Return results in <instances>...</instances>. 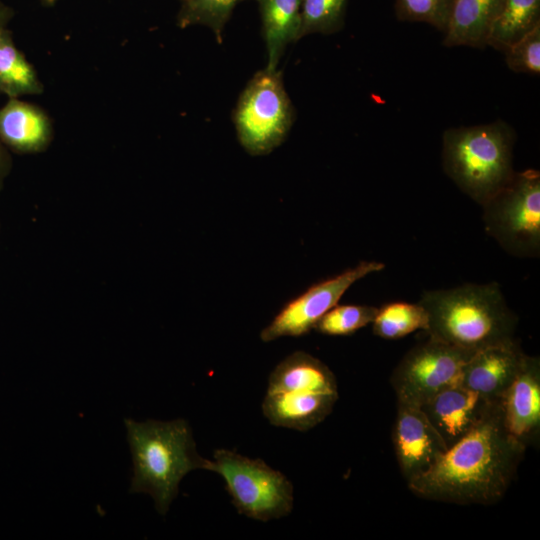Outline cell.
<instances>
[{"label": "cell", "instance_id": "cell-27", "mask_svg": "<svg viewBox=\"0 0 540 540\" xmlns=\"http://www.w3.org/2000/svg\"><path fill=\"white\" fill-rule=\"evenodd\" d=\"M11 168V159L6 150V147L0 140V189L3 186L4 179L8 175Z\"/></svg>", "mask_w": 540, "mask_h": 540}, {"label": "cell", "instance_id": "cell-3", "mask_svg": "<svg viewBox=\"0 0 540 540\" xmlns=\"http://www.w3.org/2000/svg\"><path fill=\"white\" fill-rule=\"evenodd\" d=\"M129 443L133 477L130 493H147L158 513L165 515L189 472L207 470L209 461L197 450L189 423L172 421L124 420Z\"/></svg>", "mask_w": 540, "mask_h": 540}, {"label": "cell", "instance_id": "cell-2", "mask_svg": "<svg viewBox=\"0 0 540 540\" xmlns=\"http://www.w3.org/2000/svg\"><path fill=\"white\" fill-rule=\"evenodd\" d=\"M418 302L429 337L470 351L515 342L518 317L496 282L424 291Z\"/></svg>", "mask_w": 540, "mask_h": 540}, {"label": "cell", "instance_id": "cell-21", "mask_svg": "<svg viewBox=\"0 0 540 540\" xmlns=\"http://www.w3.org/2000/svg\"><path fill=\"white\" fill-rule=\"evenodd\" d=\"M371 324L374 335L398 339L417 330L426 331L428 314L419 302H390L378 308Z\"/></svg>", "mask_w": 540, "mask_h": 540}, {"label": "cell", "instance_id": "cell-29", "mask_svg": "<svg viewBox=\"0 0 540 540\" xmlns=\"http://www.w3.org/2000/svg\"><path fill=\"white\" fill-rule=\"evenodd\" d=\"M43 2H45L46 4H53L55 2V0H42Z\"/></svg>", "mask_w": 540, "mask_h": 540}, {"label": "cell", "instance_id": "cell-7", "mask_svg": "<svg viewBox=\"0 0 540 540\" xmlns=\"http://www.w3.org/2000/svg\"><path fill=\"white\" fill-rule=\"evenodd\" d=\"M293 120V106L277 69L257 72L241 93L233 113L239 143L252 156L266 155L278 147Z\"/></svg>", "mask_w": 540, "mask_h": 540}, {"label": "cell", "instance_id": "cell-17", "mask_svg": "<svg viewBox=\"0 0 540 540\" xmlns=\"http://www.w3.org/2000/svg\"><path fill=\"white\" fill-rule=\"evenodd\" d=\"M502 0H453L443 44L448 47L488 45Z\"/></svg>", "mask_w": 540, "mask_h": 540}, {"label": "cell", "instance_id": "cell-16", "mask_svg": "<svg viewBox=\"0 0 540 540\" xmlns=\"http://www.w3.org/2000/svg\"><path fill=\"white\" fill-rule=\"evenodd\" d=\"M278 392L338 394V387L326 364L307 352L295 351L269 375L266 393Z\"/></svg>", "mask_w": 540, "mask_h": 540}, {"label": "cell", "instance_id": "cell-15", "mask_svg": "<svg viewBox=\"0 0 540 540\" xmlns=\"http://www.w3.org/2000/svg\"><path fill=\"white\" fill-rule=\"evenodd\" d=\"M337 400L331 393H266L262 412L274 426L307 431L332 412Z\"/></svg>", "mask_w": 540, "mask_h": 540}, {"label": "cell", "instance_id": "cell-1", "mask_svg": "<svg viewBox=\"0 0 540 540\" xmlns=\"http://www.w3.org/2000/svg\"><path fill=\"white\" fill-rule=\"evenodd\" d=\"M526 446L507 431L500 399L481 420L446 449L424 474L408 482L416 496L461 505H491L508 490Z\"/></svg>", "mask_w": 540, "mask_h": 540}, {"label": "cell", "instance_id": "cell-13", "mask_svg": "<svg viewBox=\"0 0 540 540\" xmlns=\"http://www.w3.org/2000/svg\"><path fill=\"white\" fill-rule=\"evenodd\" d=\"M525 356L516 341L479 349L466 362L460 385L487 400H499L519 372Z\"/></svg>", "mask_w": 540, "mask_h": 540}, {"label": "cell", "instance_id": "cell-14", "mask_svg": "<svg viewBox=\"0 0 540 540\" xmlns=\"http://www.w3.org/2000/svg\"><path fill=\"white\" fill-rule=\"evenodd\" d=\"M52 134V123L38 106L9 98L0 108V140L12 151L41 152L51 142Z\"/></svg>", "mask_w": 540, "mask_h": 540}, {"label": "cell", "instance_id": "cell-19", "mask_svg": "<svg viewBox=\"0 0 540 540\" xmlns=\"http://www.w3.org/2000/svg\"><path fill=\"white\" fill-rule=\"evenodd\" d=\"M42 92L36 70L15 45L11 32L7 27L0 29V93L20 98Z\"/></svg>", "mask_w": 540, "mask_h": 540}, {"label": "cell", "instance_id": "cell-12", "mask_svg": "<svg viewBox=\"0 0 540 540\" xmlns=\"http://www.w3.org/2000/svg\"><path fill=\"white\" fill-rule=\"evenodd\" d=\"M492 402L459 384L439 392L419 408L448 449L481 420Z\"/></svg>", "mask_w": 540, "mask_h": 540}, {"label": "cell", "instance_id": "cell-8", "mask_svg": "<svg viewBox=\"0 0 540 540\" xmlns=\"http://www.w3.org/2000/svg\"><path fill=\"white\" fill-rule=\"evenodd\" d=\"M474 352L428 336L403 356L391 375L397 403L420 407L439 392L459 385Z\"/></svg>", "mask_w": 540, "mask_h": 540}, {"label": "cell", "instance_id": "cell-24", "mask_svg": "<svg viewBox=\"0 0 540 540\" xmlns=\"http://www.w3.org/2000/svg\"><path fill=\"white\" fill-rule=\"evenodd\" d=\"M378 308L370 305H335L316 323L314 329L324 335L346 336L371 324Z\"/></svg>", "mask_w": 540, "mask_h": 540}, {"label": "cell", "instance_id": "cell-20", "mask_svg": "<svg viewBox=\"0 0 540 540\" xmlns=\"http://www.w3.org/2000/svg\"><path fill=\"white\" fill-rule=\"evenodd\" d=\"M540 26V0H502L488 45L503 51Z\"/></svg>", "mask_w": 540, "mask_h": 540}, {"label": "cell", "instance_id": "cell-28", "mask_svg": "<svg viewBox=\"0 0 540 540\" xmlns=\"http://www.w3.org/2000/svg\"><path fill=\"white\" fill-rule=\"evenodd\" d=\"M13 16V10L0 1V29L6 28Z\"/></svg>", "mask_w": 540, "mask_h": 540}, {"label": "cell", "instance_id": "cell-4", "mask_svg": "<svg viewBox=\"0 0 540 540\" xmlns=\"http://www.w3.org/2000/svg\"><path fill=\"white\" fill-rule=\"evenodd\" d=\"M514 132L504 122L451 128L444 132L446 175L480 206L512 178Z\"/></svg>", "mask_w": 540, "mask_h": 540}, {"label": "cell", "instance_id": "cell-9", "mask_svg": "<svg viewBox=\"0 0 540 540\" xmlns=\"http://www.w3.org/2000/svg\"><path fill=\"white\" fill-rule=\"evenodd\" d=\"M384 268L385 265L378 261H361L336 276L311 285L280 309L261 331V340L270 342L281 337L307 334L356 281Z\"/></svg>", "mask_w": 540, "mask_h": 540}, {"label": "cell", "instance_id": "cell-26", "mask_svg": "<svg viewBox=\"0 0 540 540\" xmlns=\"http://www.w3.org/2000/svg\"><path fill=\"white\" fill-rule=\"evenodd\" d=\"M506 64L512 71L539 75L540 26L503 50Z\"/></svg>", "mask_w": 540, "mask_h": 540}, {"label": "cell", "instance_id": "cell-10", "mask_svg": "<svg viewBox=\"0 0 540 540\" xmlns=\"http://www.w3.org/2000/svg\"><path fill=\"white\" fill-rule=\"evenodd\" d=\"M393 445L407 483L427 472L447 449L422 410L405 404H398Z\"/></svg>", "mask_w": 540, "mask_h": 540}, {"label": "cell", "instance_id": "cell-6", "mask_svg": "<svg viewBox=\"0 0 540 540\" xmlns=\"http://www.w3.org/2000/svg\"><path fill=\"white\" fill-rule=\"evenodd\" d=\"M207 470L223 478L232 504L248 518L266 522L285 517L293 509L292 483L259 458L217 449Z\"/></svg>", "mask_w": 540, "mask_h": 540}, {"label": "cell", "instance_id": "cell-23", "mask_svg": "<svg viewBox=\"0 0 540 540\" xmlns=\"http://www.w3.org/2000/svg\"><path fill=\"white\" fill-rule=\"evenodd\" d=\"M348 0H302L300 38L332 34L344 26Z\"/></svg>", "mask_w": 540, "mask_h": 540}, {"label": "cell", "instance_id": "cell-5", "mask_svg": "<svg viewBox=\"0 0 540 540\" xmlns=\"http://www.w3.org/2000/svg\"><path fill=\"white\" fill-rule=\"evenodd\" d=\"M486 233L509 255H540V173L516 172L510 181L483 205Z\"/></svg>", "mask_w": 540, "mask_h": 540}, {"label": "cell", "instance_id": "cell-18", "mask_svg": "<svg viewBox=\"0 0 540 540\" xmlns=\"http://www.w3.org/2000/svg\"><path fill=\"white\" fill-rule=\"evenodd\" d=\"M270 70H276L285 47L300 39L302 0H256Z\"/></svg>", "mask_w": 540, "mask_h": 540}, {"label": "cell", "instance_id": "cell-11", "mask_svg": "<svg viewBox=\"0 0 540 540\" xmlns=\"http://www.w3.org/2000/svg\"><path fill=\"white\" fill-rule=\"evenodd\" d=\"M504 425L524 446L536 440L540 429V361L526 355L522 366L500 398Z\"/></svg>", "mask_w": 540, "mask_h": 540}, {"label": "cell", "instance_id": "cell-25", "mask_svg": "<svg viewBox=\"0 0 540 540\" xmlns=\"http://www.w3.org/2000/svg\"><path fill=\"white\" fill-rule=\"evenodd\" d=\"M453 0H396L395 13L400 21L425 22L445 31Z\"/></svg>", "mask_w": 540, "mask_h": 540}, {"label": "cell", "instance_id": "cell-22", "mask_svg": "<svg viewBox=\"0 0 540 540\" xmlns=\"http://www.w3.org/2000/svg\"><path fill=\"white\" fill-rule=\"evenodd\" d=\"M177 25L186 28L191 25H204L222 42V33L235 6L243 0H180Z\"/></svg>", "mask_w": 540, "mask_h": 540}]
</instances>
